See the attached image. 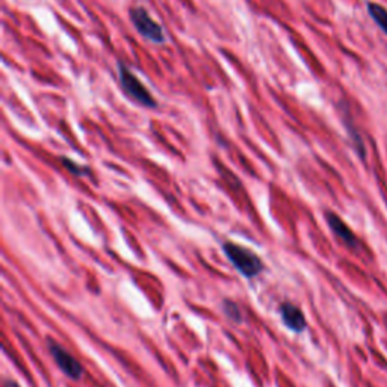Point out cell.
<instances>
[{"instance_id": "1", "label": "cell", "mask_w": 387, "mask_h": 387, "mask_svg": "<svg viewBox=\"0 0 387 387\" xmlns=\"http://www.w3.org/2000/svg\"><path fill=\"white\" fill-rule=\"evenodd\" d=\"M117 71L119 88H122V91L129 98L135 101L136 105L147 109L158 108V101H156V98L150 93V89L143 84L141 79L135 75L132 68H129L123 62H118Z\"/></svg>"}, {"instance_id": "2", "label": "cell", "mask_w": 387, "mask_h": 387, "mask_svg": "<svg viewBox=\"0 0 387 387\" xmlns=\"http://www.w3.org/2000/svg\"><path fill=\"white\" fill-rule=\"evenodd\" d=\"M223 253L226 254L230 263L235 266V270L245 279H254L265 270V265L261 257L254 251L248 250L247 247L235 242H224Z\"/></svg>"}, {"instance_id": "3", "label": "cell", "mask_w": 387, "mask_h": 387, "mask_svg": "<svg viewBox=\"0 0 387 387\" xmlns=\"http://www.w3.org/2000/svg\"><path fill=\"white\" fill-rule=\"evenodd\" d=\"M129 18H131V23L136 32L147 41L153 44H165L168 41L163 27L154 20L144 6H132L131 11H129Z\"/></svg>"}, {"instance_id": "4", "label": "cell", "mask_w": 387, "mask_h": 387, "mask_svg": "<svg viewBox=\"0 0 387 387\" xmlns=\"http://www.w3.org/2000/svg\"><path fill=\"white\" fill-rule=\"evenodd\" d=\"M48 349L54 363H57V366L59 367L64 375L75 381L82 380V377L85 374V370L75 356L70 354L66 348L59 345L57 340H53L52 337H48Z\"/></svg>"}, {"instance_id": "5", "label": "cell", "mask_w": 387, "mask_h": 387, "mask_svg": "<svg viewBox=\"0 0 387 387\" xmlns=\"http://www.w3.org/2000/svg\"><path fill=\"white\" fill-rule=\"evenodd\" d=\"M326 219L327 224L330 227L331 232L335 233V236L339 239L340 242H342L345 247L351 248V250H357L358 247H360V242H358L357 236L354 235V232L351 228H349L342 219H340L333 212H327L326 214Z\"/></svg>"}, {"instance_id": "6", "label": "cell", "mask_w": 387, "mask_h": 387, "mask_svg": "<svg viewBox=\"0 0 387 387\" xmlns=\"http://www.w3.org/2000/svg\"><path fill=\"white\" fill-rule=\"evenodd\" d=\"M279 313L282 316L283 324L289 330L295 331V333H302V331L307 328L306 316H304L302 310L298 306H295L293 302H289V301L282 302L279 307Z\"/></svg>"}, {"instance_id": "7", "label": "cell", "mask_w": 387, "mask_h": 387, "mask_svg": "<svg viewBox=\"0 0 387 387\" xmlns=\"http://www.w3.org/2000/svg\"><path fill=\"white\" fill-rule=\"evenodd\" d=\"M367 13H370L372 20L377 23V26L387 35V9L381 6L380 3L370 2L367 3Z\"/></svg>"}, {"instance_id": "8", "label": "cell", "mask_w": 387, "mask_h": 387, "mask_svg": "<svg viewBox=\"0 0 387 387\" xmlns=\"http://www.w3.org/2000/svg\"><path fill=\"white\" fill-rule=\"evenodd\" d=\"M61 162L64 165V168H66L68 173H71L73 176H78V177L91 176V170L88 167H85V165H79L78 162H75L73 159L66 158V156L61 158Z\"/></svg>"}, {"instance_id": "9", "label": "cell", "mask_w": 387, "mask_h": 387, "mask_svg": "<svg viewBox=\"0 0 387 387\" xmlns=\"http://www.w3.org/2000/svg\"><path fill=\"white\" fill-rule=\"evenodd\" d=\"M221 307H223L224 315L230 319L239 324V322H242V312L241 307L238 306V304L232 300H224L223 304H221Z\"/></svg>"}, {"instance_id": "10", "label": "cell", "mask_w": 387, "mask_h": 387, "mask_svg": "<svg viewBox=\"0 0 387 387\" xmlns=\"http://www.w3.org/2000/svg\"><path fill=\"white\" fill-rule=\"evenodd\" d=\"M3 387H20V386H18L14 380H6V381L3 383Z\"/></svg>"}]
</instances>
